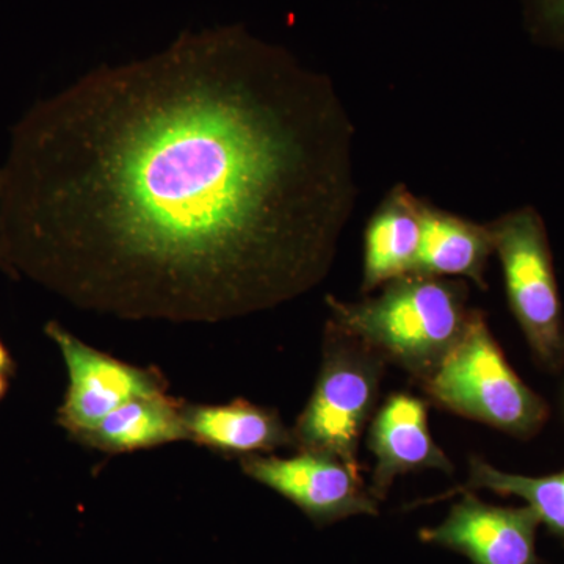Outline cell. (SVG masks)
I'll list each match as a JSON object with an SVG mask.
<instances>
[{"mask_svg": "<svg viewBox=\"0 0 564 564\" xmlns=\"http://www.w3.org/2000/svg\"><path fill=\"white\" fill-rule=\"evenodd\" d=\"M333 82L242 25L40 99L0 165V270L122 321L220 323L326 276L356 203Z\"/></svg>", "mask_w": 564, "mask_h": 564, "instance_id": "1", "label": "cell"}, {"mask_svg": "<svg viewBox=\"0 0 564 564\" xmlns=\"http://www.w3.org/2000/svg\"><path fill=\"white\" fill-rule=\"evenodd\" d=\"M462 280L411 273L362 302L328 296L329 321L369 345L417 384L432 377L469 323Z\"/></svg>", "mask_w": 564, "mask_h": 564, "instance_id": "2", "label": "cell"}, {"mask_svg": "<svg viewBox=\"0 0 564 564\" xmlns=\"http://www.w3.org/2000/svg\"><path fill=\"white\" fill-rule=\"evenodd\" d=\"M421 389L448 413L530 440L547 422V403L514 372L481 311Z\"/></svg>", "mask_w": 564, "mask_h": 564, "instance_id": "3", "label": "cell"}, {"mask_svg": "<svg viewBox=\"0 0 564 564\" xmlns=\"http://www.w3.org/2000/svg\"><path fill=\"white\" fill-rule=\"evenodd\" d=\"M386 364L369 345L326 322L321 372L292 426L293 448L359 467V444L377 411Z\"/></svg>", "mask_w": 564, "mask_h": 564, "instance_id": "4", "label": "cell"}, {"mask_svg": "<svg viewBox=\"0 0 564 564\" xmlns=\"http://www.w3.org/2000/svg\"><path fill=\"white\" fill-rule=\"evenodd\" d=\"M489 228L511 313L538 364L558 372L564 366L563 310L543 218L533 207H522Z\"/></svg>", "mask_w": 564, "mask_h": 564, "instance_id": "5", "label": "cell"}, {"mask_svg": "<svg viewBox=\"0 0 564 564\" xmlns=\"http://www.w3.org/2000/svg\"><path fill=\"white\" fill-rule=\"evenodd\" d=\"M44 333L57 345L68 370V389L57 411V423L73 441L122 404L169 392L165 375L155 367L113 358L85 344L58 322H47Z\"/></svg>", "mask_w": 564, "mask_h": 564, "instance_id": "6", "label": "cell"}, {"mask_svg": "<svg viewBox=\"0 0 564 564\" xmlns=\"http://www.w3.org/2000/svg\"><path fill=\"white\" fill-rule=\"evenodd\" d=\"M243 474L288 499L315 525L352 516H378V500L359 467L332 455L296 452L289 458L252 455L240 458Z\"/></svg>", "mask_w": 564, "mask_h": 564, "instance_id": "7", "label": "cell"}, {"mask_svg": "<svg viewBox=\"0 0 564 564\" xmlns=\"http://www.w3.org/2000/svg\"><path fill=\"white\" fill-rule=\"evenodd\" d=\"M436 527L419 533L422 543L440 545L466 556L473 564H540L536 554V514L529 507H497L463 491Z\"/></svg>", "mask_w": 564, "mask_h": 564, "instance_id": "8", "label": "cell"}, {"mask_svg": "<svg viewBox=\"0 0 564 564\" xmlns=\"http://www.w3.org/2000/svg\"><path fill=\"white\" fill-rule=\"evenodd\" d=\"M367 447L375 456L369 488L378 502H383L402 475L430 469L454 473V463L430 432L429 404L411 393H392L375 411Z\"/></svg>", "mask_w": 564, "mask_h": 564, "instance_id": "9", "label": "cell"}, {"mask_svg": "<svg viewBox=\"0 0 564 564\" xmlns=\"http://www.w3.org/2000/svg\"><path fill=\"white\" fill-rule=\"evenodd\" d=\"M188 441L225 456L272 454L293 447L292 429L270 408L236 399L225 404L182 403Z\"/></svg>", "mask_w": 564, "mask_h": 564, "instance_id": "10", "label": "cell"}, {"mask_svg": "<svg viewBox=\"0 0 564 564\" xmlns=\"http://www.w3.org/2000/svg\"><path fill=\"white\" fill-rule=\"evenodd\" d=\"M422 199L403 185L386 196L364 232L362 293L414 273L421 245Z\"/></svg>", "mask_w": 564, "mask_h": 564, "instance_id": "11", "label": "cell"}, {"mask_svg": "<svg viewBox=\"0 0 564 564\" xmlns=\"http://www.w3.org/2000/svg\"><path fill=\"white\" fill-rule=\"evenodd\" d=\"M421 245L414 273L463 278L486 291L485 273L494 254L489 225H480L422 202Z\"/></svg>", "mask_w": 564, "mask_h": 564, "instance_id": "12", "label": "cell"}, {"mask_svg": "<svg viewBox=\"0 0 564 564\" xmlns=\"http://www.w3.org/2000/svg\"><path fill=\"white\" fill-rule=\"evenodd\" d=\"M182 403L169 392L133 399L111 411L76 443L102 454L121 455L188 441Z\"/></svg>", "mask_w": 564, "mask_h": 564, "instance_id": "13", "label": "cell"}, {"mask_svg": "<svg viewBox=\"0 0 564 564\" xmlns=\"http://www.w3.org/2000/svg\"><path fill=\"white\" fill-rule=\"evenodd\" d=\"M469 464V480L466 486L432 500L447 499L454 494L475 489L519 497L536 514L540 524L564 544V470L545 477H527L497 469L480 456H473Z\"/></svg>", "mask_w": 564, "mask_h": 564, "instance_id": "14", "label": "cell"}, {"mask_svg": "<svg viewBox=\"0 0 564 564\" xmlns=\"http://www.w3.org/2000/svg\"><path fill=\"white\" fill-rule=\"evenodd\" d=\"M527 31L536 43L564 51V0H521Z\"/></svg>", "mask_w": 564, "mask_h": 564, "instance_id": "15", "label": "cell"}, {"mask_svg": "<svg viewBox=\"0 0 564 564\" xmlns=\"http://www.w3.org/2000/svg\"><path fill=\"white\" fill-rule=\"evenodd\" d=\"M14 372H17V364L11 358L9 348L0 340V373L10 378L13 377Z\"/></svg>", "mask_w": 564, "mask_h": 564, "instance_id": "16", "label": "cell"}, {"mask_svg": "<svg viewBox=\"0 0 564 564\" xmlns=\"http://www.w3.org/2000/svg\"><path fill=\"white\" fill-rule=\"evenodd\" d=\"M9 377L0 373V402H2L3 397H6L7 392H9Z\"/></svg>", "mask_w": 564, "mask_h": 564, "instance_id": "17", "label": "cell"}, {"mask_svg": "<svg viewBox=\"0 0 564 564\" xmlns=\"http://www.w3.org/2000/svg\"><path fill=\"white\" fill-rule=\"evenodd\" d=\"M0 165H2V162H0Z\"/></svg>", "mask_w": 564, "mask_h": 564, "instance_id": "18", "label": "cell"}]
</instances>
